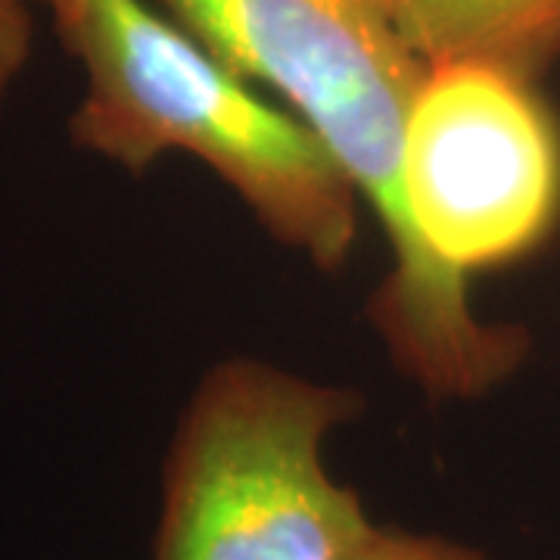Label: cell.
I'll use <instances>...</instances> for the list:
<instances>
[{"label":"cell","instance_id":"obj_2","mask_svg":"<svg viewBox=\"0 0 560 560\" xmlns=\"http://www.w3.org/2000/svg\"><path fill=\"white\" fill-rule=\"evenodd\" d=\"M66 50L84 69L72 143L125 172L165 153L209 165L253 219L320 271L359 241L361 197L287 106L194 38L153 0H50Z\"/></svg>","mask_w":560,"mask_h":560},{"label":"cell","instance_id":"obj_6","mask_svg":"<svg viewBox=\"0 0 560 560\" xmlns=\"http://www.w3.org/2000/svg\"><path fill=\"white\" fill-rule=\"evenodd\" d=\"M349 560H489L480 548L436 533H415L405 526L377 523Z\"/></svg>","mask_w":560,"mask_h":560},{"label":"cell","instance_id":"obj_4","mask_svg":"<svg viewBox=\"0 0 560 560\" xmlns=\"http://www.w3.org/2000/svg\"><path fill=\"white\" fill-rule=\"evenodd\" d=\"M401 184L415 237L452 275L536 253L560 221V121L539 81L477 62L430 66Z\"/></svg>","mask_w":560,"mask_h":560},{"label":"cell","instance_id":"obj_5","mask_svg":"<svg viewBox=\"0 0 560 560\" xmlns=\"http://www.w3.org/2000/svg\"><path fill=\"white\" fill-rule=\"evenodd\" d=\"M427 66L477 62L539 81L560 60V0H389Z\"/></svg>","mask_w":560,"mask_h":560},{"label":"cell","instance_id":"obj_8","mask_svg":"<svg viewBox=\"0 0 560 560\" xmlns=\"http://www.w3.org/2000/svg\"><path fill=\"white\" fill-rule=\"evenodd\" d=\"M32 3H40V7H47V3H50V0H32Z\"/></svg>","mask_w":560,"mask_h":560},{"label":"cell","instance_id":"obj_1","mask_svg":"<svg viewBox=\"0 0 560 560\" xmlns=\"http://www.w3.org/2000/svg\"><path fill=\"white\" fill-rule=\"evenodd\" d=\"M234 72L275 91L381 219L393 265L371 315L401 374L433 399H477L511 377L526 334L482 320L467 280L433 259L408 219L405 131L427 62L389 0H153Z\"/></svg>","mask_w":560,"mask_h":560},{"label":"cell","instance_id":"obj_7","mask_svg":"<svg viewBox=\"0 0 560 560\" xmlns=\"http://www.w3.org/2000/svg\"><path fill=\"white\" fill-rule=\"evenodd\" d=\"M35 50L32 0H0V106L10 97Z\"/></svg>","mask_w":560,"mask_h":560},{"label":"cell","instance_id":"obj_3","mask_svg":"<svg viewBox=\"0 0 560 560\" xmlns=\"http://www.w3.org/2000/svg\"><path fill=\"white\" fill-rule=\"evenodd\" d=\"M359 415L349 386L261 359L212 364L165 455L150 560L352 558L377 523L324 448Z\"/></svg>","mask_w":560,"mask_h":560}]
</instances>
